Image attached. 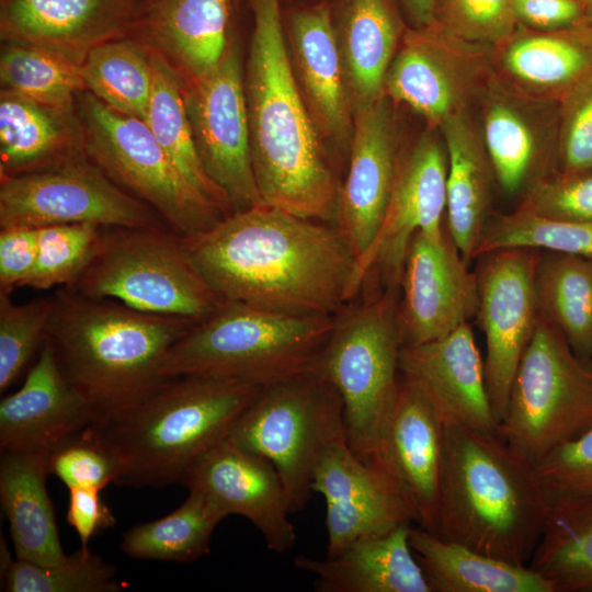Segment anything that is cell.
<instances>
[{
	"label": "cell",
	"instance_id": "cell-54",
	"mask_svg": "<svg viewBox=\"0 0 592 592\" xmlns=\"http://www.w3.org/2000/svg\"><path fill=\"white\" fill-rule=\"evenodd\" d=\"M297 3L294 4V5H299V4H310V3H316V2H319V1H322V0H296Z\"/></svg>",
	"mask_w": 592,
	"mask_h": 592
},
{
	"label": "cell",
	"instance_id": "cell-22",
	"mask_svg": "<svg viewBox=\"0 0 592 592\" xmlns=\"http://www.w3.org/2000/svg\"><path fill=\"white\" fill-rule=\"evenodd\" d=\"M143 5L144 0H0V35L81 65L94 46L130 35Z\"/></svg>",
	"mask_w": 592,
	"mask_h": 592
},
{
	"label": "cell",
	"instance_id": "cell-5",
	"mask_svg": "<svg viewBox=\"0 0 592 592\" xmlns=\"http://www.w3.org/2000/svg\"><path fill=\"white\" fill-rule=\"evenodd\" d=\"M260 388L227 377H172L136 406L93 424L118 459L116 485H183L194 465L229 437Z\"/></svg>",
	"mask_w": 592,
	"mask_h": 592
},
{
	"label": "cell",
	"instance_id": "cell-52",
	"mask_svg": "<svg viewBox=\"0 0 592 592\" xmlns=\"http://www.w3.org/2000/svg\"><path fill=\"white\" fill-rule=\"evenodd\" d=\"M100 492L90 488L69 489L67 522L78 534L83 550H90L89 542L93 536L115 524V517Z\"/></svg>",
	"mask_w": 592,
	"mask_h": 592
},
{
	"label": "cell",
	"instance_id": "cell-29",
	"mask_svg": "<svg viewBox=\"0 0 592 592\" xmlns=\"http://www.w3.org/2000/svg\"><path fill=\"white\" fill-rule=\"evenodd\" d=\"M353 113L384 95L407 25L396 0H329Z\"/></svg>",
	"mask_w": 592,
	"mask_h": 592
},
{
	"label": "cell",
	"instance_id": "cell-3",
	"mask_svg": "<svg viewBox=\"0 0 592 592\" xmlns=\"http://www.w3.org/2000/svg\"><path fill=\"white\" fill-rule=\"evenodd\" d=\"M195 323L62 287L53 296L46 339L65 377L99 424L136 406L170 379L162 375L167 354Z\"/></svg>",
	"mask_w": 592,
	"mask_h": 592
},
{
	"label": "cell",
	"instance_id": "cell-15",
	"mask_svg": "<svg viewBox=\"0 0 592 592\" xmlns=\"http://www.w3.org/2000/svg\"><path fill=\"white\" fill-rule=\"evenodd\" d=\"M539 252L532 248H510L485 253L476 272L479 296L476 315L486 339V384L499 423L539 316L535 288Z\"/></svg>",
	"mask_w": 592,
	"mask_h": 592
},
{
	"label": "cell",
	"instance_id": "cell-53",
	"mask_svg": "<svg viewBox=\"0 0 592 592\" xmlns=\"http://www.w3.org/2000/svg\"><path fill=\"white\" fill-rule=\"evenodd\" d=\"M409 27L423 29L435 22L437 0H396Z\"/></svg>",
	"mask_w": 592,
	"mask_h": 592
},
{
	"label": "cell",
	"instance_id": "cell-7",
	"mask_svg": "<svg viewBox=\"0 0 592 592\" xmlns=\"http://www.w3.org/2000/svg\"><path fill=\"white\" fill-rule=\"evenodd\" d=\"M335 320L225 301L173 344L162 375L218 376L262 387L317 366Z\"/></svg>",
	"mask_w": 592,
	"mask_h": 592
},
{
	"label": "cell",
	"instance_id": "cell-16",
	"mask_svg": "<svg viewBox=\"0 0 592 592\" xmlns=\"http://www.w3.org/2000/svg\"><path fill=\"white\" fill-rule=\"evenodd\" d=\"M447 155L443 138L428 132L399 156L396 175L379 231L355 264L351 292H360L368 274L379 270L387 287H398L415 232L431 240L445 234Z\"/></svg>",
	"mask_w": 592,
	"mask_h": 592
},
{
	"label": "cell",
	"instance_id": "cell-18",
	"mask_svg": "<svg viewBox=\"0 0 592 592\" xmlns=\"http://www.w3.org/2000/svg\"><path fill=\"white\" fill-rule=\"evenodd\" d=\"M481 137L506 195L559 171V102L528 96L493 77L481 95Z\"/></svg>",
	"mask_w": 592,
	"mask_h": 592
},
{
	"label": "cell",
	"instance_id": "cell-1",
	"mask_svg": "<svg viewBox=\"0 0 592 592\" xmlns=\"http://www.w3.org/2000/svg\"><path fill=\"white\" fill-rule=\"evenodd\" d=\"M184 238L196 270L224 301L338 316L353 299L356 259L335 227L263 204Z\"/></svg>",
	"mask_w": 592,
	"mask_h": 592
},
{
	"label": "cell",
	"instance_id": "cell-26",
	"mask_svg": "<svg viewBox=\"0 0 592 592\" xmlns=\"http://www.w3.org/2000/svg\"><path fill=\"white\" fill-rule=\"evenodd\" d=\"M493 70L522 93L560 102L592 79V20L557 30L535 31L519 25L492 47Z\"/></svg>",
	"mask_w": 592,
	"mask_h": 592
},
{
	"label": "cell",
	"instance_id": "cell-20",
	"mask_svg": "<svg viewBox=\"0 0 592 592\" xmlns=\"http://www.w3.org/2000/svg\"><path fill=\"white\" fill-rule=\"evenodd\" d=\"M468 266L446 228L437 241L413 235L400 282L403 345L440 339L477 314V275Z\"/></svg>",
	"mask_w": 592,
	"mask_h": 592
},
{
	"label": "cell",
	"instance_id": "cell-17",
	"mask_svg": "<svg viewBox=\"0 0 592 592\" xmlns=\"http://www.w3.org/2000/svg\"><path fill=\"white\" fill-rule=\"evenodd\" d=\"M312 492L326 501L327 557L355 540L417 522L414 508L392 475L358 459L345 437L332 441L312 475Z\"/></svg>",
	"mask_w": 592,
	"mask_h": 592
},
{
	"label": "cell",
	"instance_id": "cell-11",
	"mask_svg": "<svg viewBox=\"0 0 592 592\" xmlns=\"http://www.w3.org/2000/svg\"><path fill=\"white\" fill-rule=\"evenodd\" d=\"M79 118L87 157L173 232L194 237L228 216L187 182L143 118L112 110L89 91L80 96Z\"/></svg>",
	"mask_w": 592,
	"mask_h": 592
},
{
	"label": "cell",
	"instance_id": "cell-55",
	"mask_svg": "<svg viewBox=\"0 0 592 592\" xmlns=\"http://www.w3.org/2000/svg\"><path fill=\"white\" fill-rule=\"evenodd\" d=\"M592 12V0H584Z\"/></svg>",
	"mask_w": 592,
	"mask_h": 592
},
{
	"label": "cell",
	"instance_id": "cell-38",
	"mask_svg": "<svg viewBox=\"0 0 592 592\" xmlns=\"http://www.w3.org/2000/svg\"><path fill=\"white\" fill-rule=\"evenodd\" d=\"M87 91L112 110L143 118L153 71L149 48L136 37H118L94 46L80 65Z\"/></svg>",
	"mask_w": 592,
	"mask_h": 592
},
{
	"label": "cell",
	"instance_id": "cell-43",
	"mask_svg": "<svg viewBox=\"0 0 592 592\" xmlns=\"http://www.w3.org/2000/svg\"><path fill=\"white\" fill-rule=\"evenodd\" d=\"M36 229V262L25 286L35 289L72 286L92 261L102 227L93 224H59Z\"/></svg>",
	"mask_w": 592,
	"mask_h": 592
},
{
	"label": "cell",
	"instance_id": "cell-10",
	"mask_svg": "<svg viewBox=\"0 0 592 592\" xmlns=\"http://www.w3.org/2000/svg\"><path fill=\"white\" fill-rule=\"evenodd\" d=\"M592 428V361L539 314L510 390L499 436L534 464Z\"/></svg>",
	"mask_w": 592,
	"mask_h": 592
},
{
	"label": "cell",
	"instance_id": "cell-42",
	"mask_svg": "<svg viewBox=\"0 0 592 592\" xmlns=\"http://www.w3.org/2000/svg\"><path fill=\"white\" fill-rule=\"evenodd\" d=\"M510 248H532L592 260V220H549L519 210L494 214L486 224L476 257Z\"/></svg>",
	"mask_w": 592,
	"mask_h": 592
},
{
	"label": "cell",
	"instance_id": "cell-23",
	"mask_svg": "<svg viewBox=\"0 0 592 592\" xmlns=\"http://www.w3.org/2000/svg\"><path fill=\"white\" fill-rule=\"evenodd\" d=\"M400 374L433 402L444 423L498 434L482 361L468 322L429 342L403 345Z\"/></svg>",
	"mask_w": 592,
	"mask_h": 592
},
{
	"label": "cell",
	"instance_id": "cell-44",
	"mask_svg": "<svg viewBox=\"0 0 592 592\" xmlns=\"http://www.w3.org/2000/svg\"><path fill=\"white\" fill-rule=\"evenodd\" d=\"M532 465L547 510L592 505V428Z\"/></svg>",
	"mask_w": 592,
	"mask_h": 592
},
{
	"label": "cell",
	"instance_id": "cell-34",
	"mask_svg": "<svg viewBox=\"0 0 592 592\" xmlns=\"http://www.w3.org/2000/svg\"><path fill=\"white\" fill-rule=\"evenodd\" d=\"M409 544L432 592H555L530 566L479 553L420 526L410 527Z\"/></svg>",
	"mask_w": 592,
	"mask_h": 592
},
{
	"label": "cell",
	"instance_id": "cell-45",
	"mask_svg": "<svg viewBox=\"0 0 592 592\" xmlns=\"http://www.w3.org/2000/svg\"><path fill=\"white\" fill-rule=\"evenodd\" d=\"M53 297L15 304L0 292V390L20 375L47 335Z\"/></svg>",
	"mask_w": 592,
	"mask_h": 592
},
{
	"label": "cell",
	"instance_id": "cell-2",
	"mask_svg": "<svg viewBox=\"0 0 592 592\" xmlns=\"http://www.w3.org/2000/svg\"><path fill=\"white\" fill-rule=\"evenodd\" d=\"M248 2L253 30L244 91L260 196L294 215L329 219L339 186L292 68L282 0Z\"/></svg>",
	"mask_w": 592,
	"mask_h": 592
},
{
	"label": "cell",
	"instance_id": "cell-14",
	"mask_svg": "<svg viewBox=\"0 0 592 592\" xmlns=\"http://www.w3.org/2000/svg\"><path fill=\"white\" fill-rule=\"evenodd\" d=\"M386 73L384 94L422 115L431 126L469 112L494 75L492 47L460 39L436 22L407 26Z\"/></svg>",
	"mask_w": 592,
	"mask_h": 592
},
{
	"label": "cell",
	"instance_id": "cell-4",
	"mask_svg": "<svg viewBox=\"0 0 592 592\" xmlns=\"http://www.w3.org/2000/svg\"><path fill=\"white\" fill-rule=\"evenodd\" d=\"M546 510L532 463L498 434L445 423L437 536L526 565Z\"/></svg>",
	"mask_w": 592,
	"mask_h": 592
},
{
	"label": "cell",
	"instance_id": "cell-35",
	"mask_svg": "<svg viewBox=\"0 0 592 592\" xmlns=\"http://www.w3.org/2000/svg\"><path fill=\"white\" fill-rule=\"evenodd\" d=\"M149 50L153 84L144 121L187 182L229 216L231 206L206 173L196 149L184 104L182 79L164 57Z\"/></svg>",
	"mask_w": 592,
	"mask_h": 592
},
{
	"label": "cell",
	"instance_id": "cell-41",
	"mask_svg": "<svg viewBox=\"0 0 592 592\" xmlns=\"http://www.w3.org/2000/svg\"><path fill=\"white\" fill-rule=\"evenodd\" d=\"M1 578L7 592H118L125 588L113 565L81 548L59 563L43 566L13 560L1 543Z\"/></svg>",
	"mask_w": 592,
	"mask_h": 592
},
{
	"label": "cell",
	"instance_id": "cell-12",
	"mask_svg": "<svg viewBox=\"0 0 592 592\" xmlns=\"http://www.w3.org/2000/svg\"><path fill=\"white\" fill-rule=\"evenodd\" d=\"M146 203L113 182L88 157L14 177H0V227L59 224L166 228Z\"/></svg>",
	"mask_w": 592,
	"mask_h": 592
},
{
	"label": "cell",
	"instance_id": "cell-39",
	"mask_svg": "<svg viewBox=\"0 0 592 592\" xmlns=\"http://www.w3.org/2000/svg\"><path fill=\"white\" fill-rule=\"evenodd\" d=\"M528 566L549 580L555 592H592V505L546 510Z\"/></svg>",
	"mask_w": 592,
	"mask_h": 592
},
{
	"label": "cell",
	"instance_id": "cell-37",
	"mask_svg": "<svg viewBox=\"0 0 592 592\" xmlns=\"http://www.w3.org/2000/svg\"><path fill=\"white\" fill-rule=\"evenodd\" d=\"M224 519L204 496L190 491L170 514L126 531L119 549L133 559L193 562L209 554L212 535Z\"/></svg>",
	"mask_w": 592,
	"mask_h": 592
},
{
	"label": "cell",
	"instance_id": "cell-33",
	"mask_svg": "<svg viewBox=\"0 0 592 592\" xmlns=\"http://www.w3.org/2000/svg\"><path fill=\"white\" fill-rule=\"evenodd\" d=\"M48 454L4 451L0 455V501L16 558L43 566L68 556L46 488Z\"/></svg>",
	"mask_w": 592,
	"mask_h": 592
},
{
	"label": "cell",
	"instance_id": "cell-25",
	"mask_svg": "<svg viewBox=\"0 0 592 592\" xmlns=\"http://www.w3.org/2000/svg\"><path fill=\"white\" fill-rule=\"evenodd\" d=\"M94 423L92 410L65 377L46 339L21 388L0 401V451L50 453Z\"/></svg>",
	"mask_w": 592,
	"mask_h": 592
},
{
	"label": "cell",
	"instance_id": "cell-49",
	"mask_svg": "<svg viewBox=\"0 0 592 592\" xmlns=\"http://www.w3.org/2000/svg\"><path fill=\"white\" fill-rule=\"evenodd\" d=\"M558 169H592V79L559 102Z\"/></svg>",
	"mask_w": 592,
	"mask_h": 592
},
{
	"label": "cell",
	"instance_id": "cell-6",
	"mask_svg": "<svg viewBox=\"0 0 592 592\" xmlns=\"http://www.w3.org/2000/svg\"><path fill=\"white\" fill-rule=\"evenodd\" d=\"M396 288L346 306L337 316L317 364L342 399L351 451L395 478L387 437L400 389L403 346Z\"/></svg>",
	"mask_w": 592,
	"mask_h": 592
},
{
	"label": "cell",
	"instance_id": "cell-32",
	"mask_svg": "<svg viewBox=\"0 0 592 592\" xmlns=\"http://www.w3.org/2000/svg\"><path fill=\"white\" fill-rule=\"evenodd\" d=\"M87 157L80 118L1 89L0 177L58 167Z\"/></svg>",
	"mask_w": 592,
	"mask_h": 592
},
{
	"label": "cell",
	"instance_id": "cell-46",
	"mask_svg": "<svg viewBox=\"0 0 592 592\" xmlns=\"http://www.w3.org/2000/svg\"><path fill=\"white\" fill-rule=\"evenodd\" d=\"M48 471L68 489L102 490L110 483H116L119 463L98 430L90 425L48 454Z\"/></svg>",
	"mask_w": 592,
	"mask_h": 592
},
{
	"label": "cell",
	"instance_id": "cell-28",
	"mask_svg": "<svg viewBox=\"0 0 592 592\" xmlns=\"http://www.w3.org/2000/svg\"><path fill=\"white\" fill-rule=\"evenodd\" d=\"M230 15L231 0H144L130 35L189 80L221 58L230 41Z\"/></svg>",
	"mask_w": 592,
	"mask_h": 592
},
{
	"label": "cell",
	"instance_id": "cell-19",
	"mask_svg": "<svg viewBox=\"0 0 592 592\" xmlns=\"http://www.w3.org/2000/svg\"><path fill=\"white\" fill-rule=\"evenodd\" d=\"M349 148L348 174L338 189L333 218L356 264L379 231L400 156L388 96L353 113Z\"/></svg>",
	"mask_w": 592,
	"mask_h": 592
},
{
	"label": "cell",
	"instance_id": "cell-21",
	"mask_svg": "<svg viewBox=\"0 0 592 592\" xmlns=\"http://www.w3.org/2000/svg\"><path fill=\"white\" fill-rule=\"evenodd\" d=\"M183 485L204 496L226 517L237 514L249 520L270 550L284 554L294 547L296 532L287 494L266 458L228 437L194 465Z\"/></svg>",
	"mask_w": 592,
	"mask_h": 592
},
{
	"label": "cell",
	"instance_id": "cell-51",
	"mask_svg": "<svg viewBox=\"0 0 592 592\" xmlns=\"http://www.w3.org/2000/svg\"><path fill=\"white\" fill-rule=\"evenodd\" d=\"M519 25L535 31H557L592 20L584 0H512Z\"/></svg>",
	"mask_w": 592,
	"mask_h": 592
},
{
	"label": "cell",
	"instance_id": "cell-50",
	"mask_svg": "<svg viewBox=\"0 0 592 592\" xmlns=\"http://www.w3.org/2000/svg\"><path fill=\"white\" fill-rule=\"evenodd\" d=\"M37 255V229L2 227L0 231V292L10 294L24 287Z\"/></svg>",
	"mask_w": 592,
	"mask_h": 592
},
{
	"label": "cell",
	"instance_id": "cell-31",
	"mask_svg": "<svg viewBox=\"0 0 592 592\" xmlns=\"http://www.w3.org/2000/svg\"><path fill=\"white\" fill-rule=\"evenodd\" d=\"M437 128L447 155L446 230L469 265L490 217L494 171L469 112L446 118Z\"/></svg>",
	"mask_w": 592,
	"mask_h": 592
},
{
	"label": "cell",
	"instance_id": "cell-8",
	"mask_svg": "<svg viewBox=\"0 0 592 592\" xmlns=\"http://www.w3.org/2000/svg\"><path fill=\"white\" fill-rule=\"evenodd\" d=\"M67 288L196 322L225 303L196 270L185 238L166 228L102 227L92 261Z\"/></svg>",
	"mask_w": 592,
	"mask_h": 592
},
{
	"label": "cell",
	"instance_id": "cell-40",
	"mask_svg": "<svg viewBox=\"0 0 592 592\" xmlns=\"http://www.w3.org/2000/svg\"><path fill=\"white\" fill-rule=\"evenodd\" d=\"M1 89L62 111H73L86 89L80 65L38 46L5 43L0 56Z\"/></svg>",
	"mask_w": 592,
	"mask_h": 592
},
{
	"label": "cell",
	"instance_id": "cell-9",
	"mask_svg": "<svg viewBox=\"0 0 592 592\" xmlns=\"http://www.w3.org/2000/svg\"><path fill=\"white\" fill-rule=\"evenodd\" d=\"M340 437H345L342 399L317 366L262 386L229 435L273 464L292 514L310 500L316 464Z\"/></svg>",
	"mask_w": 592,
	"mask_h": 592
},
{
	"label": "cell",
	"instance_id": "cell-13",
	"mask_svg": "<svg viewBox=\"0 0 592 592\" xmlns=\"http://www.w3.org/2000/svg\"><path fill=\"white\" fill-rule=\"evenodd\" d=\"M182 86L202 164L232 213L263 205L253 172L244 75L236 44L230 39L210 70L182 79Z\"/></svg>",
	"mask_w": 592,
	"mask_h": 592
},
{
	"label": "cell",
	"instance_id": "cell-47",
	"mask_svg": "<svg viewBox=\"0 0 592 592\" xmlns=\"http://www.w3.org/2000/svg\"><path fill=\"white\" fill-rule=\"evenodd\" d=\"M435 22L469 43L494 47L516 31L512 0H437Z\"/></svg>",
	"mask_w": 592,
	"mask_h": 592
},
{
	"label": "cell",
	"instance_id": "cell-24",
	"mask_svg": "<svg viewBox=\"0 0 592 592\" xmlns=\"http://www.w3.org/2000/svg\"><path fill=\"white\" fill-rule=\"evenodd\" d=\"M284 25L292 68L321 138L350 146L353 110L329 0L292 5Z\"/></svg>",
	"mask_w": 592,
	"mask_h": 592
},
{
	"label": "cell",
	"instance_id": "cell-36",
	"mask_svg": "<svg viewBox=\"0 0 592 592\" xmlns=\"http://www.w3.org/2000/svg\"><path fill=\"white\" fill-rule=\"evenodd\" d=\"M535 288L539 314L579 357L592 361V260L547 251L537 265Z\"/></svg>",
	"mask_w": 592,
	"mask_h": 592
},
{
	"label": "cell",
	"instance_id": "cell-48",
	"mask_svg": "<svg viewBox=\"0 0 592 592\" xmlns=\"http://www.w3.org/2000/svg\"><path fill=\"white\" fill-rule=\"evenodd\" d=\"M516 210L549 220H592V169L538 179L524 192Z\"/></svg>",
	"mask_w": 592,
	"mask_h": 592
},
{
	"label": "cell",
	"instance_id": "cell-30",
	"mask_svg": "<svg viewBox=\"0 0 592 592\" xmlns=\"http://www.w3.org/2000/svg\"><path fill=\"white\" fill-rule=\"evenodd\" d=\"M411 524L362 537L340 555H298L294 566L316 577L319 592H432L409 544Z\"/></svg>",
	"mask_w": 592,
	"mask_h": 592
},
{
	"label": "cell",
	"instance_id": "cell-27",
	"mask_svg": "<svg viewBox=\"0 0 592 592\" xmlns=\"http://www.w3.org/2000/svg\"><path fill=\"white\" fill-rule=\"evenodd\" d=\"M444 429V420L430 398L401 376L387 437L388 459L414 508L418 525L434 534Z\"/></svg>",
	"mask_w": 592,
	"mask_h": 592
}]
</instances>
